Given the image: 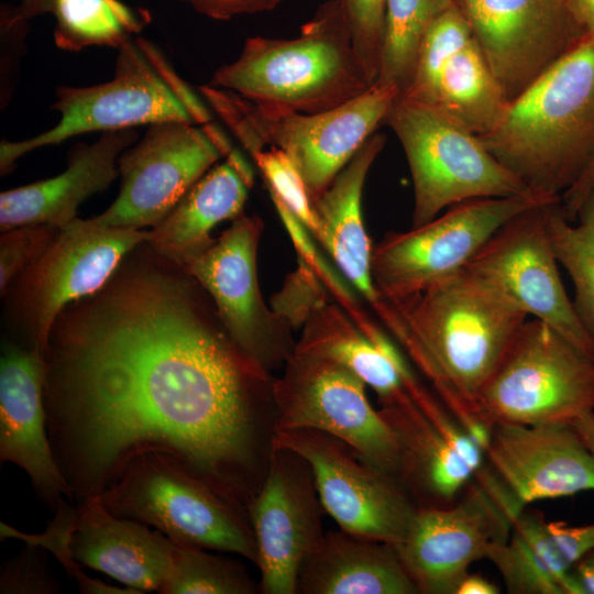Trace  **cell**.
Masks as SVG:
<instances>
[{"label": "cell", "mask_w": 594, "mask_h": 594, "mask_svg": "<svg viewBox=\"0 0 594 594\" xmlns=\"http://www.w3.org/2000/svg\"><path fill=\"white\" fill-rule=\"evenodd\" d=\"M43 356L47 432L73 502L161 452L246 512L274 378L185 267L140 243L100 289L64 307Z\"/></svg>", "instance_id": "6da1fadb"}, {"label": "cell", "mask_w": 594, "mask_h": 594, "mask_svg": "<svg viewBox=\"0 0 594 594\" xmlns=\"http://www.w3.org/2000/svg\"><path fill=\"white\" fill-rule=\"evenodd\" d=\"M387 304L386 327L484 450L490 427L481 416L480 396L528 315L466 266Z\"/></svg>", "instance_id": "7a4b0ae2"}, {"label": "cell", "mask_w": 594, "mask_h": 594, "mask_svg": "<svg viewBox=\"0 0 594 594\" xmlns=\"http://www.w3.org/2000/svg\"><path fill=\"white\" fill-rule=\"evenodd\" d=\"M479 138L529 190L561 197L594 158V36L540 75Z\"/></svg>", "instance_id": "3957f363"}, {"label": "cell", "mask_w": 594, "mask_h": 594, "mask_svg": "<svg viewBox=\"0 0 594 594\" xmlns=\"http://www.w3.org/2000/svg\"><path fill=\"white\" fill-rule=\"evenodd\" d=\"M211 86L260 106L302 113L337 108L372 84L361 64L341 0H329L294 38L253 36L219 67Z\"/></svg>", "instance_id": "277c9868"}, {"label": "cell", "mask_w": 594, "mask_h": 594, "mask_svg": "<svg viewBox=\"0 0 594 594\" xmlns=\"http://www.w3.org/2000/svg\"><path fill=\"white\" fill-rule=\"evenodd\" d=\"M118 50L111 80L56 89V100L51 107L61 114L56 125L23 141L1 142V175L12 172L22 155L82 133L166 122H211L209 106L154 43L132 37Z\"/></svg>", "instance_id": "5b68a950"}, {"label": "cell", "mask_w": 594, "mask_h": 594, "mask_svg": "<svg viewBox=\"0 0 594 594\" xmlns=\"http://www.w3.org/2000/svg\"><path fill=\"white\" fill-rule=\"evenodd\" d=\"M198 90L249 153L266 146L284 151L299 170L312 205L383 123L399 94L396 87L375 81L337 108L302 113L260 106L210 84Z\"/></svg>", "instance_id": "8992f818"}, {"label": "cell", "mask_w": 594, "mask_h": 594, "mask_svg": "<svg viewBox=\"0 0 594 594\" xmlns=\"http://www.w3.org/2000/svg\"><path fill=\"white\" fill-rule=\"evenodd\" d=\"M99 498L114 516L151 526L176 543L231 552L256 563L248 514L170 455L134 457Z\"/></svg>", "instance_id": "52a82bcc"}, {"label": "cell", "mask_w": 594, "mask_h": 594, "mask_svg": "<svg viewBox=\"0 0 594 594\" xmlns=\"http://www.w3.org/2000/svg\"><path fill=\"white\" fill-rule=\"evenodd\" d=\"M383 123L396 134L408 162L414 184L413 227L465 200L531 191L492 155L479 135L433 107L398 94Z\"/></svg>", "instance_id": "ba28073f"}, {"label": "cell", "mask_w": 594, "mask_h": 594, "mask_svg": "<svg viewBox=\"0 0 594 594\" xmlns=\"http://www.w3.org/2000/svg\"><path fill=\"white\" fill-rule=\"evenodd\" d=\"M483 421L572 425L594 413V360L552 327L527 319L480 396Z\"/></svg>", "instance_id": "9c48e42d"}, {"label": "cell", "mask_w": 594, "mask_h": 594, "mask_svg": "<svg viewBox=\"0 0 594 594\" xmlns=\"http://www.w3.org/2000/svg\"><path fill=\"white\" fill-rule=\"evenodd\" d=\"M559 199L534 191L470 199L409 231L387 233L372 251L375 288L386 302L419 294L464 268L508 220Z\"/></svg>", "instance_id": "30bf717a"}, {"label": "cell", "mask_w": 594, "mask_h": 594, "mask_svg": "<svg viewBox=\"0 0 594 594\" xmlns=\"http://www.w3.org/2000/svg\"><path fill=\"white\" fill-rule=\"evenodd\" d=\"M365 387L361 378L342 365L293 350L282 375L272 384L273 430L311 429L328 433L398 481L396 436L370 403Z\"/></svg>", "instance_id": "8fae6325"}, {"label": "cell", "mask_w": 594, "mask_h": 594, "mask_svg": "<svg viewBox=\"0 0 594 594\" xmlns=\"http://www.w3.org/2000/svg\"><path fill=\"white\" fill-rule=\"evenodd\" d=\"M232 150L223 131L212 122L148 125L144 136L118 158V197L105 212L87 220L102 228L155 227Z\"/></svg>", "instance_id": "7c38bea8"}, {"label": "cell", "mask_w": 594, "mask_h": 594, "mask_svg": "<svg viewBox=\"0 0 594 594\" xmlns=\"http://www.w3.org/2000/svg\"><path fill=\"white\" fill-rule=\"evenodd\" d=\"M141 229L102 228L76 218L18 275L12 311L25 346L42 355L51 328L69 302L100 289L123 257L150 240Z\"/></svg>", "instance_id": "4fadbf2b"}, {"label": "cell", "mask_w": 594, "mask_h": 594, "mask_svg": "<svg viewBox=\"0 0 594 594\" xmlns=\"http://www.w3.org/2000/svg\"><path fill=\"white\" fill-rule=\"evenodd\" d=\"M270 448L305 461L321 506L342 530L393 546L405 539L418 506L395 477L344 442L311 429L273 430Z\"/></svg>", "instance_id": "5bb4252c"}, {"label": "cell", "mask_w": 594, "mask_h": 594, "mask_svg": "<svg viewBox=\"0 0 594 594\" xmlns=\"http://www.w3.org/2000/svg\"><path fill=\"white\" fill-rule=\"evenodd\" d=\"M524 508L479 480L446 507H418L397 554L421 594H455L469 566L508 540Z\"/></svg>", "instance_id": "9a60e30c"}, {"label": "cell", "mask_w": 594, "mask_h": 594, "mask_svg": "<svg viewBox=\"0 0 594 594\" xmlns=\"http://www.w3.org/2000/svg\"><path fill=\"white\" fill-rule=\"evenodd\" d=\"M262 230L261 218L242 213L183 267L208 293L240 350L271 372L285 364L295 343L290 327L266 307L261 295L256 252Z\"/></svg>", "instance_id": "2e32d148"}, {"label": "cell", "mask_w": 594, "mask_h": 594, "mask_svg": "<svg viewBox=\"0 0 594 594\" xmlns=\"http://www.w3.org/2000/svg\"><path fill=\"white\" fill-rule=\"evenodd\" d=\"M512 102L586 37L568 0H458Z\"/></svg>", "instance_id": "e0dca14e"}, {"label": "cell", "mask_w": 594, "mask_h": 594, "mask_svg": "<svg viewBox=\"0 0 594 594\" xmlns=\"http://www.w3.org/2000/svg\"><path fill=\"white\" fill-rule=\"evenodd\" d=\"M399 95L442 111L476 135L492 131L509 105L458 2L427 31L413 79Z\"/></svg>", "instance_id": "ac0fdd59"}, {"label": "cell", "mask_w": 594, "mask_h": 594, "mask_svg": "<svg viewBox=\"0 0 594 594\" xmlns=\"http://www.w3.org/2000/svg\"><path fill=\"white\" fill-rule=\"evenodd\" d=\"M551 202L527 209L504 223L466 267L594 360V343L565 292L548 238L546 210Z\"/></svg>", "instance_id": "d6986e66"}, {"label": "cell", "mask_w": 594, "mask_h": 594, "mask_svg": "<svg viewBox=\"0 0 594 594\" xmlns=\"http://www.w3.org/2000/svg\"><path fill=\"white\" fill-rule=\"evenodd\" d=\"M301 462L289 451L270 448L264 477L248 505L266 594L297 593L301 566L323 536L312 475L307 464L299 468Z\"/></svg>", "instance_id": "ffe728a7"}, {"label": "cell", "mask_w": 594, "mask_h": 594, "mask_svg": "<svg viewBox=\"0 0 594 594\" xmlns=\"http://www.w3.org/2000/svg\"><path fill=\"white\" fill-rule=\"evenodd\" d=\"M484 453L521 507L594 491V454L572 425L495 422Z\"/></svg>", "instance_id": "44dd1931"}, {"label": "cell", "mask_w": 594, "mask_h": 594, "mask_svg": "<svg viewBox=\"0 0 594 594\" xmlns=\"http://www.w3.org/2000/svg\"><path fill=\"white\" fill-rule=\"evenodd\" d=\"M44 356L7 343L0 361V460L30 479L40 499L55 512L70 490L56 462L46 426Z\"/></svg>", "instance_id": "7402d4cb"}, {"label": "cell", "mask_w": 594, "mask_h": 594, "mask_svg": "<svg viewBox=\"0 0 594 594\" xmlns=\"http://www.w3.org/2000/svg\"><path fill=\"white\" fill-rule=\"evenodd\" d=\"M74 561L143 593H161L173 569L176 543L147 525L111 514L99 496L75 506L69 537Z\"/></svg>", "instance_id": "603a6c76"}, {"label": "cell", "mask_w": 594, "mask_h": 594, "mask_svg": "<svg viewBox=\"0 0 594 594\" xmlns=\"http://www.w3.org/2000/svg\"><path fill=\"white\" fill-rule=\"evenodd\" d=\"M136 140L134 129L102 132L94 143L76 144L59 175L2 191L1 231L26 224L63 228L75 220L78 207L116 179L120 154Z\"/></svg>", "instance_id": "cb8c5ba5"}, {"label": "cell", "mask_w": 594, "mask_h": 594, "mask_svg": "<svg viewBox=\"0 0 594 594\" xmlns=\"http://www.w3.org/2000/svg\"><path fill=\"white\" fill-rule=\"evenodd\" d=\"M398 447V481L418 507L453 504L475 476L474 469L424 413L407 388L380 402Z\"/></svg>", "instance_id": "d4e9b609"}, {"label": "cell", "mask_w": 594, "mask_h": 594, "mask_svg": "<svg viewBox=\"0 0 594 594\" xmlns=\"http://www.w3.org/2000/svg\"><path fill=\"white\" fill-rule=\"evenodd\" d=\"M372 134L314 202L319 231L316 239L332 257L343 277L380 316L386 302L372 277V251L362 219V193L367 173L385 145Z\"/></svg>", "instance_id": "484cf974"}, {"label": "cell", "mask_w": 594, "mask_h": 594, "mask_svg": "<svg viewBox=\"0 0 594 594\" xmlns=\"http://www.w3.org/2000/svg\"><path fill=\"white\" fill-rule=\"evenodd\" d=\"M592 548L594 524L548 522L521 510L508 540L495 546L486 559L499 571L508 593L566 594L571 568Z\"/></svg>", "instance_id": "4316f807"}, {"label": "cell", "mask_w": 594, "mask_h": 594, "mask_svg": "<svg viewBox=\"0 0 594 594\" xmlns=\"http://www.w3.org/2000/svg\"><path fill=\"white\" fill-rule=\"evenodd\" d=\"M253 172L239 151L212 166L180 198L174 209L150 230V244L161 255L185 266L213 242L212 228L243 213Z\"/></svg>", "instance_id": "83f0119b"}, {"label": "cell", "mask_w": 594, "mask_h": 594, "mask_svg": "<svg viewBox=\"0 0 594 594\" xmlns=\"http://www.w3.org/2000/svg\"><path fill=\"white\" fill-rule=\"evenodd\" d=\"M294 350L342 365L371 387L380 402L404 392L414 376L399 350L376 324L362 329L344 309L329 301L309 315Z\"/></svg>", "instance_id": "f1b7e54d"}, {"label": "cell", "mask_w": 594, "mask_h": 594, "mask_svg": "<svg viewBox=\"0 0 594 594\" xmlns=\"http://www.w3.org/2000/svg\"><path fill=\"white\" fill-rule=\"evenodd\" d=\"M297 593L419 594L395 547L344 530L323 535L304 562Z\"/></svg>", "instance_id": "f546056e"}, {"label": "cell", "mask_w": 594, "mask_h": 594, "mask_svg": "<svg viewBox=\"0 0 594 594\" xmlns=\"http://www.w3.org/2000/svg\"><path fill=\"white\" fill-rule=\"evenodd\" d=\"M58 48L77 52L89 46L121 47L150 22L151 14L120 0H51Z\"/></svg>", "instance_id": "4dcf8cb0"}, {"label": "cell", "mask_w": 594, "mask_h": 594, "mask_svg": "<svg viewBox=\"0 0 594 594\" xmlns=\"http://www.w3.org/2000/svg\"><path fill=\"white\" fill-rule=\"evenodd\" d=\"M572 226L561 199L547 206L546 228L553 254L574 286L576 316L594 343V187Z\"/></svg>", "instance_id": "1f68e13d"}, {"label": "cell", "mask_w": 594, "mask_h": 594, "mask_svg": "<svg viewBox=\"0 0 594 594\" xmlns=\"http://www.w3.org/2000/svg\"><path fill=\"white\" fill-rule=\"evenodd\" d=\"M457 0H386L381 67L376 81L403 92L410 84L422 40Z\"/></svg>", "instance_id": "d6a6232c"}, {"label": "cell", "mask_w": 594, "mask_h": 594, "mask_svg": "<svg viewBox=\"0 0 594 594\" xmlns=\"http://www.w3.org/2000/svg\"><path fill=\"white\" fill-rule=\"evenodd\" d=\"M176 543V542H175ZM208 549L176 543L172 573L162 594H252L256 586L244 568Z\"/></svg>", "instance_id": "836d02e7"}, {"label": "cell", "mask_w": 594, "mask_h": 594, "mask_svg": "<svg viewBox=\"0 0 594 594\" xmlns=\"http://www.w3.org/2000/svg\"><path fill=\"white\" fill-rule=\"evenodd\" d=\"M262 173L268 191L275 194L312 237L319 224L306 184L287 154L277 147L255 150L250 153Z\"/></svg>", "instance_id": "e575fe53"}, {"label": "cell", "mask_w": 594, "mask_h": 594, "mask_svg": "<svg viewBox=\"0 0 594 594\" xmlns=\"http://www.w3.org/2000/svg\"><path fill=\"white\" fill-rule=\"evenodd\" d=\"M69 499H63L54 512L55 517L48 524L47 529L40 535H26L4 522L0 525L1 539L18 538L24 540L26 544L41 547L50 550L64 565L67 573L75 579L79 590L82 593L100 594H120L138 593L134 590H120L108 585L98 580L90 579L80 569V565L74 561L69 549V537L75 520V507L69 505Z\"/></svg>", "instance_id": "d590c367"}, {"label": "cell", "mask_w": 594, "mask_h": 594, "mask_svg": "<svg viewBox=\"0 0 594 594\" xmlns=\"http://www.w3.org/2000/svg\"><path fill=\"white\" fill-rule=\"evenodd\" d=\"M355 53L373 85L380 73L386 0H341Z\"/></svg>", "instance_id": "8d00e7d4"}, {"label": "cell", "mask_w": 594, "mask_h": 594, "mask_svg": "<svg viewBox=\"0 0 594 594\" xmlns=\"http://www.w3.org/2000/svg\"><path fill=\"white\" fill-rule=\"evenodd\" d=\"M61 228L26 224L8 230L0 238V292L6 296L12 279L37 260Z\"/></svg>", "instance_id": "74e56055"}, {"label": "cell", "mask_w": 594, "mask_h": 594, "mask_svg": "<svg viewBox=\"0 0 594 594\" xmlns=\"http://www.w3.org/2000/svg\"><path fill=\"white\" fill-rule=\"evenodd\" d=\"M317 274L300 258L298 267L274 298V312L290 328L302 327L309 315L328 301Z\"/></svg>", "instance_id": "f35d334b"}, {"label": "cell", "mask_w": 594, "mask_h": 594, "mask_svg": "<svg viewBox=\"0 0 594 594\" xmlns=\"http://www.w3.org/2000/svg\"><path fill=\"white\" fill-rule=\"evenodd\" d=\"M270 195L280 220L298 252V258L304 261L317 274L319 279L326 284L341 301L345 310H352L359 307L352 289L343 279H341V277H339L338 273L330 267L329 263L324 261L322 254L314 244L310 232L275 194L270 191Z\"/></svg>", "instance_id": "ab89813d"}, {"label": "cell", "mask_w": 594, "mask_h": 594, "mask_svg": "<svg viewBox=\"0 0 594 594\" xmlns=\"http://www.w3.org/2000/svg\"><path fill=\"white\" fill-rule=\"evenodd\" d=\"M41 547L28 544L1 570V593H59L61 587L50 572Z\"/></svg>", "instance_id": "60d3db41"}, {"label": "cell", "mask_w": 594, "mask_h": 594, "mask_svg": "<svg viewBox=\"0 0 594 594\" xmlns=\"http://www.w3.org/2000/svg\"><path fill=\"white\" fill-rule=\"evenodd\" d=\"M26 19L19 7L1 6V105L9 102L13 89V74L24 50L29 30Z\"/></svg>", "instance_id": "b9f144b4"}, {"label": "cell", "mask_w": 594, "mask_h": 594, "mask_svg": "<svg viewBox=\"0 0 594 594\" xmlns=\"http://www.w3.org/2000/svg\"><path fill=\"white\" fill-rule=\"evenodd\" d=\"M198 13L215 20L274 10L283 0H180Z\"/></svg>", "instance_id": "7bdbcfd3"}, {"label": "cell", "mask_w": 594, "mask_h": 594, "mask_svg": "<svg viewBox=\"0 0 594 594\" xmlns=\"http://www.w3.org/2000/svg\"><path fill=\"white\" fill-rule=\"evenodd\" d=\"M594 187V158L579 180L561 196V205L566 218L576 221L579 211Z\"/></svg>", "instance_id": "ee69618b"}, {"label": "cell", "mask_w": 594, "mask_h": 594, "mask_svg": "<svg viewBox=\"0 0 594 594\" xmlns=\"http://www.w3.org/2000/svg\"><path fill=\"white\" fill-rule=\"evenodd\" d=\"M566 594H594V548L583 554L571 568Z\"/></svg>", "instance_id": "f6af8a7d"}, {"label": "cell", "mask_w": 594, "mask_h": 594, "mask_svg": "<svg viewBox=\"0 0 594 594\" xmlns=\"http://www.w3.org/2000/svg\"><path fill=\"white\" fill-rule=\"evenodd\" d=\"M568 3L578 25L587 36H594V0H568Z\"/></svg>", "instance_id": "bcb514c9"}, {"label": "cell", "mask_w": 594, "mask_h": 594, "mask_svg": "<svg viewBox=\"0 0 594 594\" xmlns=\"http://www.w3.org/2000/svg\"><path fill=\"white\" fill-rule=\"evenodd\" d=\"M499 588L479 574L468 573L459 583L455 594H498Z\"/></svg>", "instance_id": "7dc6e473"}, {"label": "cell", "mask_w": 594, "mask_h": 594, "mask_svg": "<svg viewBox=\"0 0 594 594\" xmlns=\"http://www.w3.org/2000/svg\"><path fill=\"white\" fill-rule=\"evenodd\" d=\"M572 426L584 444L594 454V413L580 417Z\"/></svg>", "instance_id": "c3c4849f"}, {"label": "cell", "mask_w": 594, "mask_h": 594, "mask_svg": "<svg viewBox=\"0 0 594 594\" xmlns=\"http://www.w3.org/2000/svg\"><path fill=\"white\" fill-rule=\"evenodd\" d=\"M19 10L26 19L51 12V0H21Z\"/></svg>", "instance_id": "681fc988"}]
</instances>
